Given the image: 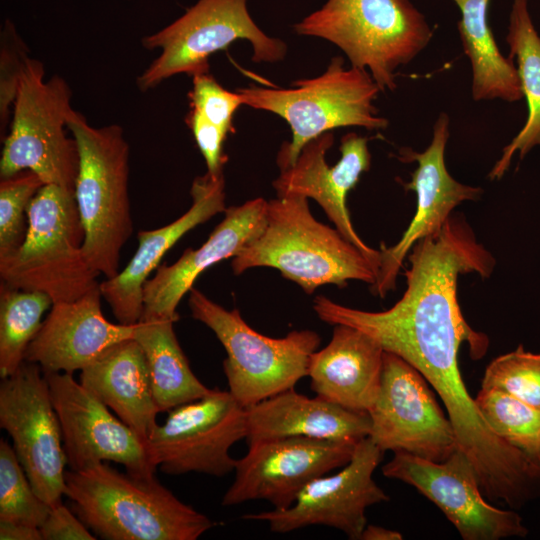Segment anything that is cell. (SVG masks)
Segmentation results:
<instances>
[{
  "instance_id": "12",
  "label": "cell",
  "mask_w": 540,
  "mask_h": 540,
  "mask_svg": "<svg viewBox=\"0 0 540 540\" xmlns=\"http://www.w3.org/2000/svg\"><path fill=\"white\" fill-rule=\"evenodd\" d=\"M368 414V437L384 452L443 462L459 449L453 425L427 380L392 352L384 351L379 391Z\"/></svg>"
},
{
  "instance_id": "14",
  "label": "cell",
  "mask_w": 540,
  "mask_h": 540,
  "mask_svg": "<svg viewBox=\"0 0 540 540\" xmlns=\"http://www.w3.org/2000/svg\"><path fill=\"white\" fill-rule=\"evenodd\" d=\"M383 454L369 437L363 438L356 444L351 460L339 472L308 483L290 507L248 513L242 518L264 521L274 533L322 525L358 540L367 525L366 509L389 500L373 479Z\"/></svg>"
},
{
  "instance_id": "28",
  "label": "cell",
  "mask_w": 540,
  "mask_h": 540,
  "mask_svg": "<svg viewBox=\"0 0 540 540\" xmlns=\"http://www.w3.org/2000/svg\"><path fill=\"white\" fill-rule=\"evenodd\" d=\"M171 320H142L136 323L134 339L142 347L160 412L198 400L212 389L193 373L176 337Z\"/></svg>"
},
{
  "instance_id": "11",
  "label": "cell",
  "mask_w": 540,
  "mask_h": 540,
  "mask_svg": "<svg viewBox=\"0 0 540 540\" xmlns=\"http://www.w3.org/2000/svg\"><path fill=\"white\" fill-rule=\"evenodd\" d=\"M246 436L245 408L229 391L212 389L204 397L168 411L145 444L152 465L166 474L222 477L234 472L237 459L229 451Z\"/></svg>"
},
{
  "instance_id": "18",
  "label": "cell",
  "mask_w": 540,
  "mask_h": 540,
  "mask_svg": "<svg viewBox=\"0 0 540 540\" xmlns=\"http://www.w3.org/2000/svg\"><path fill=\"white\" fill-rule=\"evenodd\" d=\"M448 138L449 116L442 112L434 123L431 143L423 152L400 150L401 161L417 162L411 180L402 182L406 190L416 194V212L401 239L379 250L377 278L371 286L375 295L384 297L395 288L403 261L419 240L439 232L457 205L482 194L481 188L460 183L449 174L444 159Z\"/></svg>"
},
{
  "instance_id": "1",
  "label": "cell",
  "mask_w": 540,
  "mask_h": 540,
  "mask_svg": "<svg viewBox=\"0 0 540 540\" xmlns=\"http://www.w3.org/2000/svg\"><path fill=\"white\" fill-rule=\"evenodd\" d=\"M405 272L407 288L390 309L363 311L327 300L321 317L330 325L357 328L414 368L437 392L447 409L458 448L469 458L488 500L516 507L540 482V469L499 438L469 394L458 364L462 342L473 359L487 351L488 338L465 321L457 299L460 274L482 269V258L468 241L439 234L418 241Z\"/></svg>"
},
{
  "instance_id": "32",
  "label": "cell",
  "mask_w": 540,
  "mask_h": 540,
  "mask_svg": "<svg viewBox=\"0 0 540 540\" xmlns=\"http://www.w3.org/2000/svg\"><path fill=\"white\" fill-rule=\"evenodd\" d=\"M481 389L506 393L540 409V353L514 351L495 358L487 367Z\"/></svg>"
},
{
  "instance_id": "29",
  "label": "cell",
  "mask_w": 540,
  "mask_h": 540,
  "mask_svg": "<svg viewBox=\"0 0 540 540\" xmlns=\"http://www.w3.org/2000/svg\"><path fill=\"white\" fill-rule=\"evenodd\" d=\"M52 299L39 291L0 287V376L14 374L25 361V352L42 325Z\"/></svg>"
},
{
  "instance_id": "31",
  "label": "cell",
  "mask_w": 540,
  "mask_h": 540,
  "mask_svg": "<svg viewBox=\"0 0 540 540\" xmlns=\"http://www.w3.org/2000/svg\"><path fill=\"white\" fill-rule=\"evenodd\" d=\"M51 507L35 492L13 446L0 441V520L40 528Z\"/></svg>"
},
{
  "instance_id": "38",
  "label": "cell",
  "mask_w": 540,
  "mask_h": 540,
  "mask_svg": "<svg viewBox=\"0 0 540 540\" xmlns=\"http://www.w3.org/2000/svg\"><path fill=\"white\" fill-rule=\"evenodd\" d=\"M1 540H42L40 528L28 524L0 520Z\"/></svg>"
},
{
  "instance_id": "19",
  "label": "cell",
  "mask_w": 540,
  "mask_h": 540,
  "mask_svg": "<svg viewBox=\"0 0 540 540\" xmlns=\"http://www.w3.org/2000/svg\"><path fill=\"white\" fill-rule=\"evenodd\" d=\"M333 143L332 132L308 142L295 163L281 170L273 186L278 196L295 194L315 200L335 228L370 260L378 273L380 251L369 247L357 234L346 205L348 193L357 185L361 174L370 168L368 139L356 133L344 135L341 157L334 166H329L326 153Z\"/></svg>"
},
{
  "instance_id": "15",
  "label": "cell",
  "mask_w": 540,
  "mask_h": 540,
  "mask_svg": "<svg viewBox=\"0 0 540 540\" xmlns=\"http://www.w3.org/2000/svg\"><path fill=\"white\" fill-rule=\"evenodd\" d=\"M358 442L288 437L248 445L221 504L266 500L275 509L288 508L308 483L346 465Z\"/></svg>"
},
{
  "instance_id": "30",
  "label": "cell",
  "mask_w": 540,
  "mask_h": 540,
  "mask_svg": "<svg viewBox=\"0 0 540 540\" xmlns=\"http://www.w3.org/2000/svg\"><path fill=\"white\" fill-rule=\"evenodd\" d=\"M474 400L493 432L540 469V409L494 390L480 389Z\"/></svg>"
},
{
  "instance_id": "17",
  "label": "cell",
  "mask_w": 540,
  "mask_h": 540,
  "mask_svg": "<svg viewBox=\"0 0 540 540\" xmlns=\"http://www.w3.org/2000/svg\"><path fill=\"white\" fill-rule=\"evenodd\" d=\"M45 376L60 422L70 470L80 471L111 461L123 465L133 475L155 474L156 467L150 462L145 442L77 382L72 373H48Z\"/></svg>"
},
{
  "instance_id": "6",
  "label": "cell",
  "mask_w": 540,
  "mask_h": 540,
  "mask_svg": "<svg viewBox=\"0 0 540 540\" xmlns=\"http://www.w3.org/2000/svg\"><path fill=\"white\" fill-rule=\"evenodd\" d=\"M293 85L282 89L251 84L237 90L244 105L277 114L290 126L292 139L282 144L277 155L281 170L295 163L308 142L332 129L355 126L379 130L389 124L374 105L381 89L370 73L346 68L342 57L332 58L321 75Z\"/></svg>"
},
{
  "instance_id": "21",
  "label": "cell",
  "mask_w": 540,
  "mask_h": 540,
  "mask_svg": "<svg viewBox=\"0 0 540 540\" xmlns=\"http://www.w3.org/2000/svg\"><path fill=\"white\" fill-rule=\"evenodd\" d=\"M190 194L192 205L182 216L163 227L139 231L137 250L126 267L99 283L102 298L109 304L118 323L134 325L139 322L143 313L144 285L167 251L193 228L226 209L223 175L212 176L206 172L196 177Z\"/></svg>"
},
{
  "instance_id": "39",
  "label": "cell",
  "mask_w": 540,
  "mask_h": 540,
  "mask_svg": "<svg viewBox=\"0 0 540 540\" xmlns=\"http://www.w3.org/2000/svg\"><path fill=\"white\" fill-rule=\"evenodd\" d=\"M402 534L398 531L376 525H366L360 540H401Z\"/></svg>"
},
{
  "instance_id": "27",
  "label": "cell",
  "mask_w": 540,
  "mask_h": 540,
  "mask_svg": "<svg viewBox=\"0 0 540 540\" xmlns=\"http://www.w3.org/2000/svg\"><path fill=\"white\" fill-rule=\"evenodd\" d=\"M506 41L510 59L517 61L523 98H526L528 115L518 134L502 150L488 177L500 179L509 168L512 156L520 158L536 145H540V36L535 29L528 0H513Z\"/></svg>"
},
{
  "instance_id": "20",
  "label": "cell",
  "mask_w": 540,
  "mask_h": 540,
  "mask_svg": "<svg viewBox=\"0 0 540 540\" xmlns=\"http://www.w3.org/2000/svg\"><path fill=\"white\" fill-rule=\"evenodd\" d=\"M99 285L70 302L53 303L25 361L44 374L82 370L112 345L134 338L135 325L112 323L103 315Z\"/></svg>"
},
{
  "instance_id": "7",
  "label": "cell",
  "mask_w": 540,
  "mask_h": 540,
  "mask_svg": "<svg viewBox=\"0 0 540 540\" xmlns=\"http://www.w3.org/2000/svg\"><path fill=\"white\" fill-rule=\"evenodd\" d=\"M21 246L0 259L1 283L47 294L53 303L74 301L97 287L100 275L87 262L84 231L74 193L45 184L27 209Z\"/></svg>"
},
{
  "instance_id": "16",
  "label": "cell",
  "mask_w": 540,
  "mask_h": 540,
  "mask_svg": "<svg viewBox=\"0 0 540 540\" xmlns=\"http://www.w3.org/2000/svg\"><path fill=\"white\" fill-rule=\"evenodd\" d=\"M382 473L415 487L444 513L464 540H499L528 534L516 512L486 502L475 469L460 449L443 462L394 452Z\"/></svg>"
},
{
  "instance_id": "25",
  "label": "cell",
  "mask_w": 540,
  "mask_h": 540,
  "mask_svg": "<svg viewBox=\"0 0 540 540\" xmlns=\"http://www.w3.org/2000/svg\"><path fill=\"white\" fill-rule=\"evenodd\" d=\"M80 383L144 441L160 412L144 351L136 339L122 340L81 370Z\"/></svg>"
},
{
  "instance_id": "9",
  "label": "cell",
  "mask_w": 540,
  "mask_h": 540,
  "mask_svg": "<svg viewBox=\"0 0 540 540\" xmlns=\"http://www.w3.org/2000/svg\"><path fill=\"white\" fill-rule=\"evenodd\" d=\"M41 61L29 58L12 107L10 131L4 138L0 176L22 171L36 173L44 184L74 193L79 153L74 138L66 135L73 111L72 91L59 75L44 80Z\"/></svg>"
},
{
  "instance_id": "36",
  "label": "cell",
  "mask_w": 540,
  "mask_h": 540,
  "mask_svg": "<svg viewBox=\"0 0 540 540\" xmlns=\"http://www.w3.org/2000/svg\"><path fill=\"white\" fill-rule=\"evenodd\" d=\"M186 123L205 160L207 173L212 176L223 175V166L227 161L223 145L228 133L191 108L187 114Z\"/></svg>"
},
{
  "instance_id": "26",
  "label": "cell",
  "mask_w": 540,
  "mask_h": 540,
  "mask_svg": "<svg viewBox=\"0 0 540 540\" xmlns=\"http://www.w3.org/2000/svg\"><path fill=\"white\" fill-rule=\"evenodd\" d=\"M461 13L457 28L472 70L471 94L475 101L523 98L513 60L503 56L489 25L490 0H451Z\"/></svg>"
},
{
  "instance_id": "2",
  "label": "cell",
  "mask_w": 540,
  "mask_h": 540,
  "mask_svg": "<svg viewBox=\"0 0 540 540\" xmlns=\"http://www.w3.org/2000/svg\"><path fill=\"white\" fill-rule=\"evenodd\" d=\"M65 496L75 514L106 540H197L214 526L178 499L155 474L121 473L100 462L65 473Z\"/></svg>"
},
{
  "instance_id": "22",
  "label": "cell",
  "mask_w": 540,
  "mask_h": 540,
  "mask_svg": "<svg viewBox=\"0 0 540 540\" xmlns=\"http://www.w3.org/2000/svg\"><path fill=\"white\" fill-rule=\"evenodd\" d=\"M267 201L256 198L240 206L226 208L224 219L206 242L197 249L188 248L172 265H159L143 290L142 320L179 319L177 306L193 288L199 275L214 264L235 257L264 228Z\"/></svg>"
},
{
  "instance_id": "5",
  "label": "cell",
  "mask_w": 540,
  "mask_h": 540,
  "mask_svg": "<svg viewBox=\"0 0 540 540\" xmlns=\"http://www.w3.org/2000/svg\"><path fill=\"white\" fill-rule=\"evenodd\" d=\"M293 28L339 47L351 66L367 70L383 92L396 89L397 69L433 37L425 15L411 0H327Z\"/></svg>"
},
{
  "instance_id": "35",
  "label": "cell",
  "mask_w": 540,
  "mask_h": 540,
  "mask_svg": "<svg viewBox=\"0 0 540 540\" xmlns=\"http://www.w3.org/2000/svg\"><path fill=\"white\" fill-rule=\"evenodd\" d=\"M192 79L190 108L228 134L233 132V116L244 105L240 93L223 88L209 72L196 74Z\"/></svg>"
},
{
  "instance_id": "33",
  "label": "cell",
  "mask_w": 540,
  "mask_h": 540,
  "mask_svg": "<svg viewBox=\"0 0 540 540\" xmlns=\"http://www.w3.org/2000/svg\"><path fill=\"white\" fill-rule=\"evenodd\" d=\"M45 185L32 171H22L0 182V259L15 252L23 243L27 227V209Z\"/></svg>"
},
{
  "instance_id": "23",
  "label": "cell",
  "mask_w": 540,
  "mask_h": 540,
  "mask_svg": "<svg viewBox=\"0 0 540 540\" xmlns=\"http://www.w3.org/2000/svg\"><path fill=\"white\" fill-rule=\"evenodd\" d=\"M333 326L329 343L310 357V388L341 407L368 412L379 391L384 349L357 328Z\"/></svg>"
},
{
  "instance_id": "8",
  "label": "cell",
  "mask_w": 540,
  "mask_h": 540,
  "mask_svg": "<svg viewBox=\"0 0 540 540\" xmlns=\"http://www.w3.org/2000/svg\"><path fill=\"white\" fill-rule=\"evenodd\" d=\"M189 294L192 317L211 329L226 351L228 391L244 408L294 388L307 376L321 342L318 333L294 330L282 338L268 337L250 327L238 309L229 311L196 288Z\"/></svg>"
},
{
  "instance_id": "37",
  "label": "cell",
  "mask_w": 540,
  "mask_h": 540,
  "mask_svg": "<svg viewBox=\"0 0 540 540\" xmlns=\"http://www.w3.org/2000/svg\"><path fill=\"white\" fill-rule=\"evenodd\" d=\"M45 540H94L96 537L82 520L62 503L52 507L40 527Z\"/></svg>"
},
{
  "instance_id": "3",
  "label": "cell",
  "mask_w": 540,
  "mask_h": 540,
  "mask_svg": "<svg viewBox=\"0 0 540 540\" xmlns=\"http://www.w3.org/2000/svg\"><path fill=\"white\" fill-rule=\"evenodd\" d=\"M307 199L290 194L267 201L264 228L233 257L234 273L276 268L307 294L326 284L344 287L348 280L372 286L375 266L336 228L317 221Z\"/></svg>"
},
{
  "instance_id": "34",
  "label": "cell",
  "mask_w": 540,
  "mask_h": 540,
  "mask_svg": "<svg viewBox=\"0 0 540 540\" xmlns=\"http://www.w3.org/2000/svg\"><path fill=\"white\" fill-rule=\"evenodd\" d=\"M29 49L6 19L0 34V133L3 139L10 124L19 83L29 60Z\"/></svg>"
},
{
  "instance_id": "24",
  "label": "cell",
  "mask_w": 540,
  "mask_h": 540,
  "mask_svg": "<svg viewBox=\"0 0 540 540\" xmlns=\"http://www.w3.org/2000/svg\"><path fill=\"white\" fill-rule=\"evenodd\" d=\"M248 445L280 438L358 442L370 434L368 412L346 409L321 397L288 389L245 408Z\"/></svg>"
},
{
  "instance_id": "10",
  "label": "cell",
  "mask_w": 540,
  "mask_h": 540,
  "mask_svg": "<svg viewBox=\"0 0 540 540\" xmlns=\"http://www.w3.org/2000/svg\"><path fill=\"white\" fill-rule=\"evenodd\" d=\"M239 39L250 42L256 63H275L287 53L286 43L256 25L247 0H198L171 24L142 38L144 48L160 53L136 84L145 92L177 74L209 72V57Z\"/></svg>"
},
{
  "instance_id": "4",
  "label": "cell",
  "mask_w": 540,
  "mask_h": 540,
  "mask_svg": "<svg viewBox=\"0 0 540 540\" xmlns=\"http://www.w3.org/2000/svg\"><path fill=\"white\" fill-rule=\"evenodd\" d=\"M67 128L79 153L74 198L84 231L83 254L96 272L110 279L120 271L121 250L134 230L129 144L120 125L91 126L74 109Z\"/></svg>"
},
{
  "instance_id": "13",
  "label": "cell",
  "mask_w": 540,
  "mask_h": 540,
  "mask_svg": "<svg viewBox=\"0 0 540 540\" xmlns=\"http://www.w3.org/2000/svg\"><path fill=\"white\" fill-rule=\"evenodd\" d=\"M0 426L36 494L51 508L65 495L66 455L60 422L41 367L24 361L0 384Z\"/></svg>"
}]
</instances>
